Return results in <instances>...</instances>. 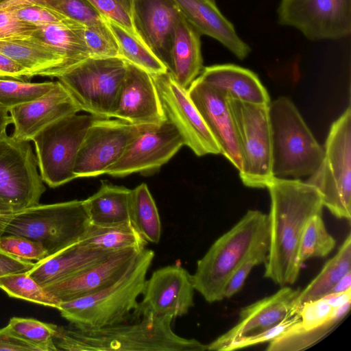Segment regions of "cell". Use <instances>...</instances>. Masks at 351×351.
Wrapping results in <instances>:
<instances>
[{
	"label": "cell",
	"mask_w": 351,
	"mask_h": 351,
	"mask_svg": "<svg viewBox=\"0 0 351 351\" xmlns=\"http://www.w3.org/2000/svg\"><path fill=\"white\" fill-rule=\"evenodd\" d=\"M176 1L182 16L201 35L217 40L239 60L247 57L250 47L237 34L215 0Z\"/></svg>",
	"instance_id": "obj_23"
},
{
	"label": "cell",
	"mask_w": 351,
	"mask_h": 351,
	"mask_svg": "<svg viewBox=\"0 0 351 351\" xmlns=\"http://www.w3.org/2000/svg\"><path fill=\"white\" fill-rule=\"evenodd\" d=\"M351 289V271L343 276L330 290V293H339Z\"/></svg>",
	"instance_id": "obj_51"
},
{
	"label": "cell",
	"mask_w": 351,
	"mask_h": 351,
	"mask_svg": "<svg viewBox=\"0 0 351 351\" xmlns=\"http://www.w3.org/2000/svg\"><path fill=\"white\" fill-rule=\"evenodd\" d=\"M84 27L77 21L47 25L37 27L32 37L47 45L74 68L90 57Z\"/></svg>",
	"instance_id": "obj_29"
},
{
	"label": "cell",
	"mask_w": 351,
	"mask_h": 351,
	"mask_svg": "<svg viewBox=\"0 0 351 351\" xmlns=\"http://www.w3.org/2000/svg\"><path fill=\"white\" fill-rule=\"evenodd\" d=\"M35 265V262L19 259L0 250V277L8 274L27 272Z\"/></svg>",
	"instance_id": "obj_48"
},
{
	"label": "cell",
	"mask_w": 351,
	"mask_h": 351,
	"mask_svg": "<svg viewBox=\"0 0 351 351\" xmlns=\"http://www.w3.org/2000/svg\"><path fill=\"white\" fill-rule=\"evenodd\" d=\"M46 0H0V10L31 3H43Z\"/></svg>",
	"instance_id": "obj_50"
},
{
	"label": "cell",
	"mask_w": 351,
	"mask_h": 351,
	"mask_svg": "<svg viewBox=\"0 0 351 351\" xmlns=\"http://www.w3.org/2000/svg\"><path fill=\"white\" fill-rule=\"evenodd\" d=\"M78 243L88 248L108 252L128 248L141 250L147 243L131 223L112 226L90 224Z\"/></svg>",
	"instance_id": "obj_31"
},
{
	"label": "cell",
	"mask_w": 351,
	"mask_h": 351,
	"mask_svg": "<svg viewBox=\"0 0 351 351\" xmlns=\"http://www.w3.org/2000/svg\"><path fill=\"white\" fill-rule=\"evenodd\" d=\"M144 249L128 248L115 252L103 261L43 288L59 303L98 292L128 272Z\"/></svg>",
	"instance_id": "obj_19"
},
{
	"label": "cell",
	"mask_w": 351,
	"mask_h": 351,
	"mask_svg": "<svg viewBox=\"0 0 351 351\" xmlns=\"http://www.w3.org/2000/svg\"><path fill=\"white\" fill-rule=\"evenodd\" d=\"M132 189L102 182L99 190L86 199L84 206L90 224L101 226L131 223Z\"/></svg>",
	"instance_id": "obj_28"
},
{
	"label": "cell",
	"mask_w": 351,
	"mask_h": 351,
	"mask_svg": "<svg viewBox=\"0 0 351 351\" xmlns=\"http://www.w3.org/2000/svg\"><path fill=\"white\" fill-rule=\"evenodd\" d=\"M87 1L103 18L119 25L145 43L134 23V0Z\"/></svg>",
	"instance_id": "obj_38"
},
{
	"label": "cell",
	"mask_w": 351,
	"mask_h": 351,
	"mask_svg": "<svg viewBox=\"0 0 351 351\" xmlns=\"http://www.w3.org/2000/svg\"><path fill=\"white\" fill-rule=\"evenodd\" d=\"M0 250L19 259L35 263L48 256L47 250L40 243L19 235L1 236Z\"/></svg>",
	"instance_id": "obj_41"
},
{
	"label": "cell",
	"mask_w": 351,
	"mask_h": 351,
	"mask_svg": "<svg viewBox=\"0 0 351 351\" xmlns=\"http://www.w3.org/2000/svg\"><path fill=\"white\" fill-rule=\"evenodd\" d=\"M299 320L298 313L290 316L274 327L254 335L239 337L228 344L223 351H231L248 348L257 344L269 342Z\"/></svg>",
	"instance_id": "obj_44"
},
{
	"label": "cell",
	"mask_w": 351,
	"mask_h": 351,
	"mask_svg": "<svg viewBox=\"0 0 351 351\" xmlns=\"http://www.w3.org/2000/svg\"><path fill=\"white\" fill-rule=\"evenodd\" d=\"M114 252L88 248L77 241L36 262L27 274L43 287L73 276Z\"/></svg>",
	"instance_id": "obj_24"
},
{
	"label": "cell",
	"mask_w": 351,
	"mask_h": 351,
	"mask_svg": "<svg viewBox=\"0 0 351 351\" xmlns=\"http://www.w3.org/2000/svg\"><path fill=\"white\" fill-rule=\"evenodd\" d=\"M42 4L85 26L100 25L106 23L105 19L87 0H46Z\"/></svg>",
	"instance_id": "obj_40"
},
{
	"label": "cell",
	"mask_w": 351,
	"mask_h": 351,
	"mask_svg": "<svg viewBox=\"0 0 351 351\" xmlns=\"http://www.w3.org/2000/svg\"><path fill=\"white\" fill-rule=\"evenodd\" d=\"M90 225L84 200L75 199L38 204L10 214L3 234L36 241L44 247L49 256L77 242Z\"/></svg>",
	"instance_id": "obj_6"
},
{
	"label": "cell",
	"mask_w": 351,
	"mask_h": 351,
	"mask_svg": "<svg viewBox=\"0 0 351 351\" xmlns=\"http://www.w3.org/2000/svg\"><path fill=\"white\" fill-rule=\"evenodd\" d=\"M12 123L9 112L0 107V136L6 132L8 126Z\"/></svg>",
	"instance_id": "obj_52"
},
{
	"label": "cell",
	"mask_w": 351,
	"mask_h": 351,
	"mask_svg": "<svg viewBox=\"0 0 351 351\" xmlns=\"http://www.w3.org/2000/svg\"><path fill=\"white\" fill-rule=\"evenodd\" d=\"M322 162L306 182L316 187L324 207L336 218L351 219V109L330 126Z\"/></svg>",
	"instance_id": "obj_7"
},
{
	"label": "cell",
	"mask_w": 351,
	"mask_h": 351,
	"mask_svg": "<svg viewBox=\"0 0 351 351\" xmlns=\"http://www.w3.org/2000/svg\"><path fill=\"white\" fill-rule=\"evenodd\" d=\"M19 19L36 27L75 21L41 3H31L10 8Z\"/></svg>",
	"instance_id": "obj_42"
},
{
	"label": "cell",
	"mask_w": 351,
	"mask_h": 351,
	"mask_svg": "<svg viewBox=\"0 0 351 351\" xmlns=\"http://www.w3.org/2000/svg\"><path fill=\"white\" fill-rule=\"evenodd\" d=\"M82 109L67 88L58 80L40 97L9 110L14 125L12 136L30 141L43 128Z\"/></svg>",
	"instance_id": "obj_21"
},
{
	"label": "cell",
	"mask_w": 351,
	"mask_h": 351,
	"mask_svg": "<svg viewBox=\"0 0 351 351\" xmlns=\"http://www.w3.org/2000/svg\"><path fill=\"white\" fill-rule=\"evenodd\" d=\"M171 315H145L97 329L56 325L53 343L67 351H205L207 344L182 337L172 329Z\"/></svg>",
	"instance_id": "obj_2"
},
{
	"label": "cell",
	"mask_w": 351,
	"mask_h": 351,
	"mask_svg": "<svg viewBox=\"0 0 351 351\" xmlns=\"http://www.w3.org/2000/svg\"><path fill=\"white\" fill-rule=\"evenodd\" d=\"M130 221L147 242L158 243L161 236V222L155 201L145 183L132 189Z\"/></svg>",
	"instance_id": "obj_32"
},
{
	"label": "cell",
	"mask_w": 351,
	"mask_h": 351,
	"mask_svg": "<svg viewBox=\"0 0 351 351\" xmlns=\"http://www.w3.org/2000/svg\"><path fill=\"white\" fill-rule=\"evenodd\" d=\"M278 23L307 39L337 40L351 33V0H281Z\"/></svg>",
	"instance_id": "obj_12"
},
{
	"label": "cell",
	"mask_w": 351,
	"mask_h": 351,
	"mask_svg": "<svg viewBox=\"0 0 351 351\" xmlns=\"http://www.w3.org/2000/svg\"><path fill=\"white\" fill-rule=\"evenodd\" d=\"M32 77L27 69L0 53V79L30 82Z\"/></svg>",
	"instance_id": "obj_46"
},
{
	"label": "cell",
	"mask_w": 351,
	"mask_h": 351,
	"mask_svg": "<svg viewBox=\"0 0 351 351\" xmlns=\"http://www.w3.org/2000/svg\"><path fill=\"white\" fill-rule=\"evenodd\" d=\"M0 289L10 297L58 308L59 302L32 278L27 272L0 277Z\"/></svg>",
	"instance_id": "obj_35"
},
{
	"label": "cell",
	"mask_w": 351,
	"mask_h": 351,
	"mask_svg": "<svg viewBox=\"0 0 351 351\" xmlns=\"http://www.w3.org/2000/svg\"><path fill=\"white\" fill-rule=\"evenodd\" d=\"M350 271L351 235L349 233L336 254L324 264L305 288L300 291L294 301V311L298 313L303 304L328 295L335 285Z\"/></svg>",
	"instance_id": "obj_30"
},
{
	"label": "cell",
	"mask_w": 351,
	"mask_h": 351,
	"mask_svg": "<svg viewBox=\"0 0 351 351\" xmlns=\"http://www.w3.org/2000/svg\"><path fill=\"white\" fill-rule=\"evenodd\" d=\"M300 291L283 286L272 295L243 307L236 324L207 344V350L223 351L232 341L267 330L298 313L293 306Z\"/></svg>",
	"instance_id": "obj_17"
},
{
	"label": "cell",
	"mask_w": 351,
	"mask_h": 351,
	"mask_svg": "<svg viewBox=\"0 0 351 351\" xmlns=\"http://www.w3.org/2000/svg\"><path fill=\"white\" fill-rule=\"evenodd\" d=\"M167 117L180 132L184 145L197 156L221 154V149L190 98L167 71L152 75Z\"/></svg>",
	"instance_id": "obj_15"
},
{
	"label": "cell",
	"mask_w": 351,
	"mask_h": 351,
	"mask_svg": "<svg viewBox=\"0 0 351 351\" xmlns=\"http://www.w3.org/2000/svg\"><path fill=\"white\" fill-rule=\"evenodd\" d=\"M57 81L30 82L0 79V107L12 108L34 101L53 88Z\"/></svg>",
	"instance_id": "obj_36"
},
{
	"label": "cell",
	"mask_w": 351,
	"mask_h": 351,
	"mask_svg": "<svg viewBox=\"0 0 351 351\" xmlns=\"http://www.w3.org/2000/svg\"><path fill=\"white\" fill-rule=\"evenodd\" d=\"M36 156L28 141L0 136V213L13 214L39 204L45 191Z\"/></svg>",
	"instance_id": "obj_10"
},
{
	"label": "cell",
	"mask_w": 351,
	"mask_h": 351,
	"mask_svg": "<svg viewBox=\"0 0 351 351\" xmlns=\"http://www.w3.org/2000/svg\"><path fill=\"white\" fill-rule=\"evenodd\" d=\"M187 91L208 130L226 157L239 171L242 162L233 117L227 95L198 77Z\"/></svg>",
	"instance_id": "obj_18"
},
{
	"label": "cell",
	"mask_w": 351,
	"mask_h": 351,
	"mask_svg": "<svg viewBox=\"0 0 351 351\" xmlns=\"http://www.w3.org/2000/svg\"><path fill=\"white\" fill-rule=\"evenodd\" d=\"M154 257V251L145 248L135 265L116 282L98 292L60 302L57 309L63 318L80 329L134 322L138 298L143 292Z\"/></svg>",
	"instance_id": "obj_4"
},
{
	"label": "cell",
	"mask_w": 351,
	"mask_h": 351,
	"mask_svg": "<svg viewBox=\"0 0 351 351\" xmlns=\"http://www.w3.org/2000/svg\"><path fill=\"white\" fill-rule=\"evenodd\" d=\"M8 327L25 341L36 347L38 351L57 350L53 343L56 324L33 318L12 317Z\"/></svg>",
	"instance_id": "obj_37"
},
{
	"label": "cell",
	"mask_w": 351,
	"mask_h": 351,
	"mask_svg": "<svg viewBox=\"0 0 351 351\" xmlns=\"http://www.w3.org/2000/svg\"><path fill=\"white\" fill-rule=\"evenodd\" d=\"M148 125L116 118H95L77 155L74 166L77 178L104 174L120 158L128 143Z\"/></svg>",
	"instance_id": "obj_13"
},
{
	"label": "cell",
	"mask_w": 351,
	"mask_h": 351,
	"mask_svg": "<svg viewBox=\"0 0 351 351\" xmlns=\"http://www.w3.org/2000/svg\"><path fill=\"white\" fill-rule=\"evenodd\" d=\"M267 189L270 210L264 277L280 287L293 285L301 269L297 253L303 228L312 216L322 214V197L300 179L274 177Z\"/></svg>",
	"instance_id": "obj_1"
},
{
	"label": "cell",
	"mask_w": 351,
	"mask_h": 351,
	"mask_svg": "<svg viewBox=\"0 0 351 351\" xmlns=\"http://www.w3.org/2000/svg\"><path fill=\"white\" fill-rule=\"evenodd\" d=\"M198 77L229 98L259 104H269L271 101L258 76L252 71L235 64L204 67Z\"/></svg>",
	"instance_id": "obj_25"
},
{
	"label": "cell",
	"mask_w": 351,
	"mask_h": 351,
	"mask_svg": "<svg viewBox=\"0 0 351 351\" xmlns=\"http://www.w3.org/2000/svg\"><path fill=\"white\" fill-rule=\"evenodd\" d=\"M195 291L191 274L181 265L159 268L146 280L134 321L145 315L183 316L194 306Z\"/></svg>",
	"instance_id": "obj_16"
},
{
	"label": "cell",
	"mask_w": 351,
	"mask_h": 351,
	"mask_svg": "<svg viewBox=\"0 0 351 351\" xmlns=\"http://www.w3.org/2000/svg\"><path fill=\"white\" fill-rule=\"evenodd\" d=\"M36 29V26L18 19L10 10H0V40L29 38Z\"/></svg>",
	"instance_id": "obj_45"
},
{
	"label": "cell",
	"mask_w": 351,
	"mask_h": 351,
	"mask_svg": "<svg viewBox=\"0 0 351 351\" xmlns=\"http://www.w3.org/2000/svg\"><path fill=\"white\" fill-rule=\"evenodd\" d=\"M0 350L38 351V348L23 340L7 325L0 328Z\"/></svg>",
	"instance_id": "obj_47"
},
{
	"label": "cell",
	"mask_w": 351,
	"mask_h": 351,
	"mask_svg": "<svg viewBox=\"0 0 351 351\" xmlns=\"http://www.w3.org/2000/svg\"><path fill=\"white\" fill-rule=\"evenodd\" d=\"M134 23L145 45L169 66L175 25L181 15L176 0H134Z\"/></svg>",
	"instance_id": "obj_22"
},
{
	"label": "cell",
	"mask_w": 351,
	"mask_h": 351,
	"mask_svg": "<svg viewBox=\"0 0 351 351\" xmlns=\"http://www.w3.org/2000/svg\"><path fill=\"white\" fill-rule=\"evenodd\" d=\"M269 248V241L254 250L235 270L230 278L224 290V299L230 298L243 287L251 271L265 262Z\"/></svg>",
	"instance_id": "obj_43"
},
{
	"label": "cell",
	"mask_w": 351,
	"mask_h": 351,
	"mask_svg": "<svg viewBox=\"0 0 351 351\" xmlns=\"http://www.w3.org/2000/svg\"><path fill=\"white\" fill-rule=\"evenodd\" d=\"M241 157L239 176L243 184L254 189L267 188L273 178L271 136L269 104L228 97Z\"/></svg>",
	"instance_id": "obj_8"
},
{
	"label": "cell",
	"mask_w": 351,
	"mask_h": 351,
	"mask_svg": "<svg viewBox=\"0 0 351 351\" xmlns=\"http://www.w3.org/2000/svg\"><path fill=\"white\" fill-rule=\"evenodd\" d=\"M106 21L119 45L123 59L152 75L168 71L167 66L143 42L112 21Z\"/></svg>",
	"instance_id": "obj_33"
},
{
	"label": "cell",
	"mask_w": 351,
	"mask_h": 351,
	"mask_svg": "<svg viewBox=\"0 0 351 351\" xmlns=\"http://www.w3.org/2000/svg\"><path fill=\"white\" fill-rule=\"evenodd\" d=\"M268 241L267 214L248 210L197 261L191 275L195 290L208 303L222 301L232 274L254 250Z\"/></svg>",
	"instance_id": "obj_3"
},
{
	"label": "cell",
	"mask_w": 351,
	"mask_h": 351,
	"mask_svg": "<svg viewBox=\"0 0 351 351\" xmlns=\"http://www.w3.org/2000/svg\"><path fill=\"white\" fill-rule=\"evenodd\" d=\"M201 36L181 14L174 27L168 71L186 89L204 68Z\"/></svg>",
	"instance_id": "obj_26"
},
{
	"label": "cell",
	"mask_w": 351,
	"mask_h": 351,
	"mask_svg": "<svg viewBox=\"0 0 351 351\" xmlns=\"http://www.w3.org/2000/svg\"><path fill=\"white\" fill-rule=\"evenodd\" d=\"M112 118L135 125H159L167 119L152 75L128 62Z\"/></svg>",
	"instance_id": "obj_20"
},
{
	"label": "cell",
	"mask_w": 351,
	"mask_h": 351,
	"mask_svg": "<svg viewBox=\"0 0 351 351\" xmlns=\"http://www.w3.org/2000/svg\"><path fill=\"white\" fill-rule=\"evenodd\" d=\"M184 145L180 132L168 119L159 125H149L127 145L120 158L104 174L125 177L138 173H156Z\"/></svg>",
	"instance_id": "obj_14"
},
{
	"label": "cell",
	"mask_w": 351,
	"mask_h": 351,
	"mask_svg": "<svg viewBox=\"0 0 351 351\" xmlns=\"http://www.w3.org/2000/svg\"><path fill=\"white\" fill-rule=\"evenodd\" d=\"M336 245L335 239L328 232L322 214L312 216L306 223L298 245V264L313 258L328 256Z\"/></svg>",
	"instance_id": "obj_34"
},
{
	"label": "cell",
	"mask_w": 351,
	"mask_h": 351,
	"mask_svg": "<svg viewBox=\"0 0 351 351\" xmlns=\"http://www.w3.org/2000/svg\"><path fill=\"white\" fill-rule=\"evenodd\" d=\"M0 53L25 67L33 77L58 78L73 69L53 49L32 36L0 40Z\"/></svg>",
	"instance_id": "obj_27"
},
{
	"label": "cell",
	"mask_w": 351,
	"mask_h": 351,
	"mask_svg": "<svg viewBox=\"0 0 351 351\" xmlns=\"http://www.w3.org/2000/svg\"><path fill=\"white\" fill-rule=\"evenodd\" d=\"M84 37L91 58H121L119 45L106 21L100 25L85 26Z\"/></svg>",
	"instance_id": "obj_39"
},
{
	"label": "cell",
	"mask_w": 351,
	"mask_h": 351,
	"mask_svg": "<svg viewBox=\"0 0 351 351\" xmlns=\"http://www.w3.org/2000/svg\"><path fill=\"white\" fill-rule=\"evenodd\" d=\"M269 116L273 176L295 179L311 176L322 162L324 149L297 107L282 96L269 104Z\"/></svg>",
	"instance_id": "obj_5"
},
{
	"label": "cell",
	"mask_w": 351,
	"mask_h": 351,
	"mask_svg": "<svg viewBox=\"0 0 351 351\" xmlns=\"http://www.w3.org/2000/svg\"><path fill=\"white\" fill-rule=\"evenodd\" d=\"M127 69L121 58L86 59L58 77L80 106L95 118H112Z\"/></svg>",
	"instance_id": "obj_9"
},
{
	"label": "cell",
	"mask_w": 351,
	"mask_h": 351,
	"mask_svg": "<svg viewBox=\"0 0 351 351\" xmlns=\"http://www.w3.org/2000/svg\"><path fill=\"white\" fill-rule=\"evenodd\" d=\"M95 117L74 114L60 119L32 139L40 176L51 188L77 178L74 166L86 131Z\"/></svg>",
	"instance_id": "obj_11"
},
{
	"label": "cell",
	"mask_w": 351,
	"mask_h": 351,
	"mask_svg": "<svg viewBox=\"0 0 351 351\" xmlns=\"http://www.w3.org/2000/svg\"><path fill=\"white\" fill-rule=\"evenodd\" d=\"M323 298L333 308L341 306L351 302V289L343 292L328 294Z\"/></svg>",
	"instance_id": "obj_49"
},
{
	"label": "cell",
	"mask_w": 351,
	"mask_h": 351,
	"mask_svg": "<svg viewBox=\"0 0 351 351\" xmlns=\"http://www.w3.org/2000/svg\"><path fill=\"white\" fill-rule=\"evenodd\" d=\"M10 215L0 213V237L3 234L4 229Z\"/></svg>",
	"instance_id": "obj_53"
}]
</instances>
